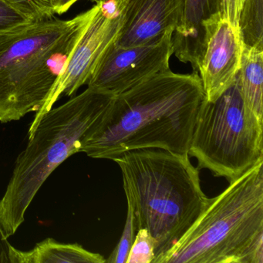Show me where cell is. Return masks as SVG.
<instances>
[{"label": "cell", "instance_id": "cell-1", "mask_svg": "<svg viewBox=\"0 0 263 263\" xmlns=\"http://www.w3.org/2000/svg\"><path fill=\"white\" fill-rule=\"evenodd\" d=\"M204 99L198 72L157 73L115 96L107 113L81 138L80 152L109 160L141 149L187 154Z\"/></svg>", "mask_w": 263, "mask_h": 263}, {"label": "cell", "instance_id": "cell-2", "mask_svg": "<svg viewBox=\"0 0 263 263\" xmlns=\"http://www.w3.org/2000/svg\"><path fill=\"white\" fill-rule=\"evenodd\" d=\"M113 161L121 169L138 230L147 229L155 241V260L181 239L209 204L199 169L187 154L157 148L126 152Z\"/></svg>", "mask_w": 263, "mask_h": 263}, {"label": "cell", "instance_id": "cell-3", "mask_svg": "<svg viewBox=\"0 0 263 263\" xmlns=\"http://www.w3.org/2000/svg\"><path fill=\"white\" fill-rule=\"evenodd\" d=\"M97 9L0 33V122L41 110Z\"/></svg>", "mask_w": 263, "mask_h": 263}, {"label": "cell", "instance_id": "cell-4", "mask_svg": "<svg viewBox=\"0 0 263 263\" xmlns=\"http://www.w3.org/2000/svg\"><path fill=\"white\" fill-rule=\"evenodd\" d=\"M115 95L87 87L44 115L28 144L15 161L0 199V226L6 236L16 233L41 186L69 157L80 152L82 137L107 113Z\"/></svg>", "mask_w": 263, "mask_h": 263}, {"label": "cell", "instance_id": "cell-5", "mask_svg": "<svg viewBox=\"0 0 263 263\" xmlns=\"http://www.w3.org/2000/svg\"><path fill=\"white\" fill-rule=\"evenodd\" d=\"M263 161L218 196L153 263H263Z\"/></svg>", "mask_w": 263, "mask_h": 263}, {"label": "cell", "instance_id": "cell-6", "mask_svg": "<svg viewBox=\"0 0 263 263\" xmlns=\"http://www.w3.org/2000/svg\"><path fill=\"white\" fill-rule=\"evenodd\" d=\"M187 155L229 183L263 161V121L245 105L237 78L216 101L204 98Z\"/></svg>", "mask_w": 263, "mask_h": 263}, {"label": "cell", "instance_id": "cell-7", "mask_svg": "<svg viewBox=\"0 0 263 263\" xmlns=\"http://www.w3.org/2000/svg\"><path fill=\"white\" fill-rule=\"evenodd\" d=\"M96 13L67 60L62 73L29 128L28 137L61 95L71 97L87 84L107 49L115 44L122 23V0H98Z\"/></svg>", "mask_w": 263, "mask_h": 263}, {"label": "cell", "instance_id": "cell-8", "mask_svg": "<svg viewBox=\"0 0 263 263\" xmlns=\"http://www.w3.org/2000/svg\"><path fill=\"white\" fill-rule=\"evenodd\" d=\"M173 33L167 32L153 44L125 48L112 44L95 67L87 87L117 96L157 73L170 70Z\"/></svg>", "mask_w": 263, "mask_h": 263}, {"label": "cell", "instance_id": "cell-9", "mask_svg": "<svg viewBox=\"0 0 263 263\" xmlns=\"http://www.w3.org/2000/svg\"><path fill=\"white\" fill-rule=\"evenodd\" d=\"M244 42L241 31L215 15L204 24L202 52L197 72L209 102L216 101L233 84L241 67Z\"/></svg>", "mask_w": 263, "mask_h": 263}, {"label": "cell", "instance_id": "cell-10", "mask_svg": "<svg viewBox=\"0 0 263 263\" xmlns=\"http://www.w3.org/2000/svg\"><path fill=\"white\" fill-rule=\"evenodd\" d=\"M182 0H122V23L115 45L121 48L153 44L175 31Z\"/></svg>", "mask_w": 263, "mask_h": 263}, {"label": "cell", "instance_id": "cell-11", "mask_svg": "<svg viewBox=\"0 0 263 263\" xmlns=\"http://www.w3.org/2000/svg\"><path fill=\"white\" fill-rule=\"evenodd\" d=\"M221 0H182L181 16L172 36L173 54L197 72L202 52L204 24L221 13Z\"/></svg>", "mask_w": 263, "mask_h": 263}, {"label": "cell", "instance_id": "cell-12", "mask_svg": "<svg viewBox=\"0 0 263 263\" xmlns=\"http://www.w3.org/2000/svg\"><path fill=\"white\" fill-rule=\"evenodd\" d=\"M10 263H104L101 254L90 252L78 243H61L47 238L31 250L22 251L10 246Z\"/></svg>", "mask_w": 263, "mask_h": 263}, {"label": "cell", "instance_id": "cell-13", "mask_svg": "<svg viewBox=\"0 0 263 263\" xmlns=\"http://www.w3.org/2000/svg\"><path fill=\"white\" fill-rule=\"evenodd\" d=\"M237 81L245 105L263 121V47L244 46Z\"/></svg>", "mask_w": 263, "mask_h": 263}, {"label": "cell", "instance_id": "cell-14", "mask_svg": "<svg viewBox=\"0 0 263 263\" xmlns=\"http://www.w3.org/2000/svg\"><path fill=\"white\" fill-rule=\"evenodd\" d=\"M239 28L245 45L263 47V0H244Z\"/></svg>", "mask_w": 263, "mask_h": 263}, {"label": "cell", "instance_id": "cell-15", "mask_svg": "<svg viewBox=\"0 0 263 263\" xmlns=\"http://www.w3.org/2000/svg\"><path fill=\"white\" fill-rule=\"evenodd\" d=\"M138 232L136 219L132 209L127 207V218L119 241L105 262L126 263Z\"/></svg>", "mask_w": 263, "mask_h": 263}, {"label": "cell", "instance_id": "cell-16", "mask_svg": "<svg viewBox=\"0 0 263 263\" xmlns=\"http://www.w3.org/2000/svg\"><path fill=\"white\" fill-rule=\"evenodd\" d=\"M30 21L51 19L55 13L53 0H5Z\"/></svg>", "mask_w": 263, "mask_h": 263}, {"label": "cell", "instance_id": "cell-17", "mask_svg": "<svg viewBox=\"0 0 263 263\" xmlns=\"http://www.w3.org/2000/svg\"><path fill=\"white\" fill-rule=\"evenodd\" d=\"M155 241L148 231L140 229L126 263H152L155 256Z\"/></svg>", "mask_w": 263, "mask_h": 263}, {"label": "cell", "instance_id": "cell-18", "mask_svg": "<svg viewBox=\"0 0 263 263\" xmlns=\"http://www.w3.org/2000/svg\"><path fill=\"white\" fill-rule=\"evenodd\" d=\"M32 22L5 0H0V33L16 30Z\"/></svg>", "mask_w": 263, "mask_h": 263}, {"label": "cell", "instance_id": "cell-19", "mask_svg": "<svg viewBox=\"0 0 263 263\" xmlns=\"http://www.w3.org/2000/svg\"><path fill=\"white\" fill-rule=\"evenodd\" d=\"M244 0H221V16L239 30V20Z\"/></svg>", "mask_w": 263, "mask_h": 263}, {"label": "cell", "instance_id": "cell-20", "mask_svg": "<svg viewBox=\"0 0 263 263\" xmlns=\"http://www.w3.org/2000/svg\"><path fill=\"white\" fill-rule=\"evenodd\" d=\"M10 246L8 238L0 226V263H10Z\"/></svg>", "mask_w": 263, "mask_h": 263}, {"label": "cell", "instance_id": "cell-21", "mask_svg": "<svg viewBox=\"0 0 263 263\" xmlns=\"http://www.w3.org/2000/svg\"><path fill=\"white\" fill-rule=\"evenodd\" d=\"M79 0H53L54 4L55 13L57 14H64L68 11L73 4H76Z\"/></svg>", "mask_w": 263, "mask_h": 263}, {"label": "cell", "instance_id": "cell-22", "mask_svg": "<svg viewBox=\"0 0 263 263\" xmlns=\"http://www.w3.org/2000/svg\"><path fill=\"white\" fill-rule=\"evenodd\" d=\"M93 1H96V2H97V1H98V0H93Z\"/></svg>", "mask_w": 263, "mask_h": 263}]
</instances>
